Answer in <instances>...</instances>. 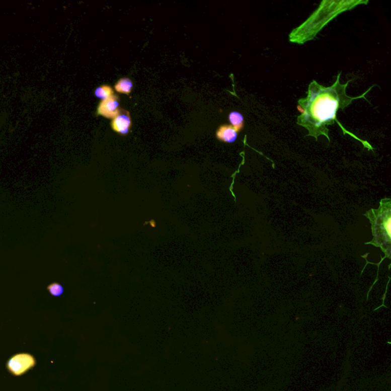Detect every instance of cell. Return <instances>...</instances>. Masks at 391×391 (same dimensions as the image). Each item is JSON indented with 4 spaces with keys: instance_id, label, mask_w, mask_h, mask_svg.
Returning <instances> with one entry per match:
<instances>
[{
    "instance_id": "obj_9",
    "label": "cell",
    "mask_w": 391,
    "mask_h": 391,
    "mask_svg": "<svg viewBox=\"0 0 391 391\" xmlns=\"http://www.w3.org/2000/svg\"><path fill=\"white\" fill-rule=\"evenodd\" d=\"M48 289L50 293L54 296H60L63 293V287L60 284H57V283L48 286Z\"/></svg>"
},
{
    "instance_id": "obj_5",
    "label": "cell",
    "mask_w": 391,
    "mask_h": 391,
    "mask_svg": "<svg viewBox=\"0 0 391 391\" xmlns=\"http://www.w3.org/2000/svg\"><path fill=\"white\" fill-rule=\"evenodd\" d=\"M238 133L231 125H221L216 131V138L223 142L233 143L237 139Z\"/></svg>"
},
{
    "instance_id": "obj_1",
    "label": "cell",
    "mask_w": 391,
    "mask_h": 391,
    "mask_svg": "<svg viewBox=\"0 0 391 391\" xmlns=\"http://www.w3.org/2000/svg\"><path fill=\"white\" fill-rule=\"evenodd\" d=\"M340 76L341 73H339L334 84L328 88L318 84L316 81L310 83L306 98L298 100L297 109L301 114L297 117V124L307 130V136L314 137L317 141L319 137L323 135L330 142L328 126L334 125L336 122L342 129L343 135H350L361 142L364 147L373 150L372 146L367 141L358 138L343 126L338 120L337 113L339 110L349 107L355 100L363 98L366 100L365 96L374 86H371L361 96L349 97L346 94V90L349 83L353 80L342 84Z\"/></svg>"
},
{
    "instance_id": "obj_6",
    "label": "cell",
    "mask_w": 391,
    "mask_h": 391,
    "mask_svg": "<svg viewBox=\"0 0 391 391\" xmlns=\"http://www.w3.org/2000/svg\"><path fill=\"white\" fill-rule=\"evenodd\" d=\"M228 120L231 123V126L237 131L239 133L241 132L244 128V117L241 113L239 112H231L228 115Z\"/></svg>"
},
{
    "instance_id": "obj_2",
    "label": "cell",
    "mask_w": 391,
    "mask_h": 391,
    "mask_svg": "<svg viewBox=\"0 0 391 391\" xmlns=\"http://www.w3.org/2000/svg\"><path fill=\"white\" fill-rule=\"evenodd\" d=\"M35 359L29 354H19L13 356L8 362L10 371L15 375H21L35 365Z\"/></svg>"
},
{
    "instance_id": "obj_8",
    "label": "cell",
    "mask_w": 391,
    "mask_h": 391,
    "mask_svg": "<svg viewBox=\"0 0 391 391\" xmlns=\"http://www.w3.org/2000/svg\"><path fill=\"white\" fill-rule=\"evenodd\" d=\"M113 95H114V92H113V88L110 87V86H101L100 88H97V90L95 91L96 97L103 100L110 98Z\"/></svg>"
},
{
    "instance_id": "obj_3",
    "label": "cell",
    "mask_w": 391,
    "mask_h": 391,
    "mask_svg": "<svg viewBox=\"0 0 391 391\" xmlns=\"http://www.w3.org/2000/svg\"><path fill=\"white\" fill-rule=\"evenodd\" d=\"M119 97L113 95L110 98L102 100L98 107V113L108 119H114L120 112Z\"/></svg>"
},
{
    "instance_id": "obj_4",
    "label": "cell",
    "mask_w": 391,
    "mask_h": 391,
    "mask_svg": "<svg viewBox=\"0 0 391 391\" xmlns=\"http://www.w3.org/2000/svg\"><path fill=\"white\" fill-rule=\"evenodd\" d=\"M132 125V120L130 117L129 113L126 110L121 109L119 115L113 119L112 127L113 130L119 133L125 135L129 131L130 127Z\"/></svg>"
},
{
    "instance_id": "obj_7",
    "label": "cell",
    "mask_w": 391,
    "mask_h": 391,
    "mask_svg": "<svg viewBox=\"0 0 391 391\" xmlns=\"http://www.w3.org/2000/svg\"><path fill=\"white\" fill-rule=\"evenodd\" d=\"M133 88V83L129 78H122L115 86V89L121 94H129Z\"/></svg>"
}]
</instances>
